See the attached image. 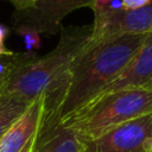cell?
<instances>
[{"label": "cell", "mask_w": 152, "mask_h": 152, "mask_svg": "<svg viewBox=\"0 0 152 152\" xmlns=\"http://www.w3.org/2000/svg\"><path fill=\"white\" fill-rule=\"evenodd\" d=\"M94 0H34L31 8L15 11L11 23L13 28L27 26L39 34H55L61 31L62 20L72 11L89 7Z\"/></svg>", "instance_id": "5b68a950"}, {"label": "cell", "mask_w": 152, "mask_h": 152, "mask_svg": "<svg viewBox=\"0 0 152 152\" xmlns=\"http://www.w3.org/2000/svg\"><path fill=\"white\" fill-rule=\"evenodd\" d=\"M91 30V25L62 27L55 49L19 66L1 86L0 93L17 94L32 101L53 90L65 80L72 61L88 42Z\"/></svg>", "instance_id": "7a4b0ae2"}, {"label": "cell", "mask_w": 152, "mask_h": 152, "mask_svg": "<svg viewBox=\"0 0 152 152\" xmlns=\"http://www.w3.org/2000/svg\"><path fill=\"white\" fill-rule=\"evenodd\" d=\"M15 7V11H24L33 6L34 0H8Z\"/></svg>", "instance_id": "5bb4252c"}, {"label": "cell", "mask_w": 152, "mask_h": 152, "mask_svg": "<svg viewBox=\"0 0 152 152\" xmlns=\"http://www.w3.org/2000/svg\"><path fill=\"white\" fill-rule=\"evenodd\" d=\"M152 138V113L131 120L103 135L83 141L82 152H146Z\"/></svg>", "instance_id": "8992f818"}, {"label": "cell", "mask_w": 152, "mask_h": 152, "mask_svg": "<svg viewBox=\"0 0 152 152\" xmlns=\"http://www.w3.org/2000/svg\"><path fill=\"white\" fill-rule=\"evenodd\" d=\"M94 12L89 42H101L124 34L152 33V0L134 10H97Z\"/></svg>", "instance_id": "277c9868"}, {"label": "cell", "mask_w": 152, "mask_h": 152, "mask_svg": "<svg viewBox=\"0 0 152 152\" xmlns=\"http://www.w3.org/2000/svg\"><path fill=\"white\" fill-rule=\"evenodd\" d=\"M7 33H8L7 27H5L4 25L0 24V56H6V55L13 53V51L8 50L5 45V39L7 37Z\"/></svg>", "instance_id": "7c38bea8"}, {"label": "cell", "mask_w": 152, "mask_h": 152, "mask_svg": "<svg viewBox=\"0 0 152 152\" xmlns=\"http://www.w3.org/2000/svg\"><path fill=\"white\" fill-rule=\"evenodd\" d=\"M147 34H124L88 42L72 61L62 87L61 122L95 100L127 66Z\"/></svg>", "instance_id": "6da1fadb"}, {"label": "cell", "mask_w": 152, "mask_h": 152, "mask_svg": "<svg viewBox=\"0 0 152 152\" xmlns=\"http://www.w3.org/2000/svg\"><path fill=\"white\" fill-rule=\"evenodd\" d=\"M113 1H114V0H94L89 7H90L93 11L104 10V8H108Z\"/></svg>", "instance_id": "9a60e30c"}, {"label": "cell", "mask_w": 152, "mask_h": 152, "mask_svg": "<svg viewBox=\"0 0 152 152\" xmlns=\"http://www.w3.org/2000/svg\"><path fill=\"white\" fill-rule=\"evenodd\" d=\"M33 150H34V148H33ZM33 150H32V151H31V152H33Z\"/></svg>", "instance_id": "ac0fdd59"}, {"label": "cell", "mask_w": 152, "mask_h": 152, "mask_svg": "<svg viewBox=\"0 0 152 152\" xmlns=\"http://www.w3.org/2000/svg\"><path fill=\"white\" fill-rule=\"evenodd\" d=\"M122 7L125 10H134L145 6L150 0H121Z\"/></svg>", "instance_id": "4fadbf2b"}, {"label": "cell", "mask_w": 152, "mask_h": 152, "mask_svg": "<svg viewBox=\"0 0 152 152\" xmlns=\"http://www.w3.org/2000/svg\"><path fill=\"white\" fill-rule=\"evenodd\" d=\"M14 31L23 38V42L25 43V48L28 52H33L40 48V34L27 26H21L14 28Z\"/></svg>", "instance_id": "8fae6325"}, {"label": "cell", "mask_w": 152, "mask_h": 152, "mask_svg": "<svg viewBox=\"0 0 152 152\" xmlns=\"http://www.w3.org/2000/svg\"><path fill=\"white\" fill-rule=\"evenodd\" d=\"M150 113L152 90L121 89L96 97L61 124L72 129L83 141H88Z\"/></svg>", "instance_id": "3957f363"}, {"label": "cell", "mask_w": 152, "mask_h": 152, "mask_svg": "<svg viewBox=\"0 0 152 152\" xmlns=\"http://www.w3.org/2000/svg\"><path fill=\"white\" fill-rule=\"evenodd\" d=\"M121 89L152 90V33L147 34L144 44L132 61L99 96Z\"/></svg>", "instance_id": "ba28073f"}, {"label": "cell", "mask_w": 152, "mask_h": 152, "mask_svg": "<svg viewBox=\"0 0 152 152\" xmlns=\"http://www.w3.org/2000/svg\"><path fill=\"white\" fill-rule=\"evenodd\" d=\"M82 147L83 140L59 118L43 114L33 152H82Z\"/></svg>", "instance_id": "9c48e42d"}, {"label": "cell", "mask_w": 152, "mask_h": 152, "mask_svg": "<svg viewBox=\"0 0 152 152\" xmlns=\"http://www.w3.org/2000/svg\"><path fill=\"white\" fill-rule=\"evenodd\" d=\"M146 152H152V138H150L146 144Z\"/></svg>", "instance_id": "2e32d148"}, {"label": "cell", "mask_w": 152, "mask_h": 152, "mask_svg": "<svg viewBox=\"0 0 152 152\" xmlns=\"http://www.w3.org/2000/svg\"><path fill=\"white\" fill-rule=\"evenodd\" d=\"M45 94L33 99L26 112L0 137V152H31L43 120Z\"/></svg>", "instance_id": "52a82bcc"}, {"label": "cell", "mask_w": 152, "mask_h": 152, "mask_svg": "<svg viewBox=\"0 0 152 152\" xmlns=\"http://www.w3.org/2000/svg\"><path fill=\"white\" fill-rule=\"evenodd\" d=\"M4 83H5V81H4L2 78H0V88H1V86H2Z\"/></svg>", "instance_id": "e0dca14e"}, {"label": "cell", "mask_w": 152, "mask_h": 152, "mask_svg": "<svg viewBox=\"0 0 152 152\" xmlns=\"http://www.w3.org/2000/svg\"><path fill=\"white\" fill-rule=\"evenodd\" d=\"M32 101L17 94L0 93V137L26 112Z\"/></svg>", "instance_id": "30bf717a"}]
</instances>
